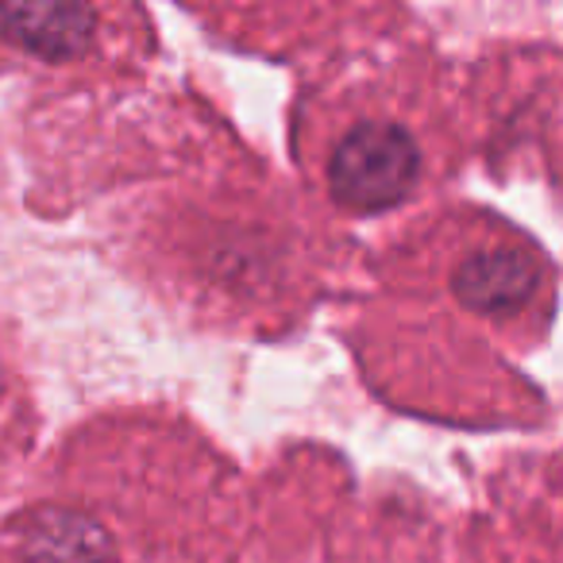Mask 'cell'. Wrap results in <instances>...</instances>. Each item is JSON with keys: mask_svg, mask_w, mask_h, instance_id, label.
<instances>
[{"mask_svg": "<svg viewBox=\"0 0 563 563\" xmlns=\"http://www.w3.org/2000/svg\"><path fill=\"white\" fill-rule=\"evenodd\" d=\"M452 286L455 298L475 313L509 317L537 301L540 286H544V266H540L537 251L517 240L486 243L460 258Z\"/></svg>", "mask_w": 563, "mask_h": 563, "instance_id": "2", "label": "cell"}, {"mask_svg": "<svg viewBox=\"0 0 563 563\" xmlns=\"http://www.w3.org/2000/svg\"><path fill=\"white\" fill-rule=\"evenodd\" d=\"M93 9L86 4H9L0 27L12 43L43 58H70L93 35Z\"/></svg>", "mask_w": 563, "mask_h": 563, "instance_id": "3", "label": "cell"}, {"mask_svg": "<svg viewBox=\"0 0 563 563\" xmlns=\"http://www.w3.org/2000/svg\"><path fill=\"white\" fill-rule=\"evenodd\" d=\"M421 174V151L413 135L390 120L352 124L329 158V186L352 212H378L398 205Z\"/></svg>", "mask_w": 563, "mask_h": 563, "instance_id": "1", "label": "cell"}, {"mask_svg": "<svg viewBox=\"0 0 563 563\" xmlns=\"http://www.w3.org/2000/svg\"><path fill=\"white\" fill-rule=\"evenodd\" d=\"M24 563H112V544L78 514H40L24 537Z\"/></svg>", "mask_w": 563, "mask_h": 563, "instance_id": "4", "label": "cell"}]
</instances>
